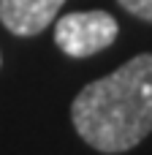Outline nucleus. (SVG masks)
<instances>
[{"label": "nucleus", "mask_w": 152, "mask_h": 155, "mask_svg": "<svg viewBox=\"0 0 152 155\" xmlns=\"http://www.w3.org/2000/svg\"><path fill=\"white\" fill-rule=\"evenodd\" d=\"M71 123L87 147L103 155L139 147L152 134V52L84 84L71 104Z\"/></svg>", "instance_id": "obj_1"}, {"label": "nucleus", "mask_w": 152, "mask_h": 155, "mask_svg": "<svg viewBox=\"0 0 152 155\" xmlns=\"http://www.w3.org/2000/svg\"><path fill=\"white\" fill-rule=\"evenodd\" d=\"M120 35V25L109 11H71L54 19V44L73 60L92 57L109 49Z\"/></svg>", "instance_id": "obj_2"}, {"label": "nucleus", "mask_w": 152, "mask_h": 155, "mask_svg": "<svg viewBox=\"0 0 152 155\" xmlns=\"http://www.w3.org/2000/svg\"><path fill=\"white\" fill-rule=\"evenodd\" d=\"M65 0H0V25L16 38L44 33L60 14Z\"/></svg>", "instance_id": "obj_3"}, {"label": "nucleus", "mask_w": 152, "mask_h": 155, "mask_svg": "<svg viewBox=\"0 0 152 155\" xmlns=\"http://www.w3.org/2000/svg\"><path fill=\"white\" fill-rule=\"evenodd\" d=\"M131 16L141 19V22H150L152 25V0H117Z\"/></svg>", "instance_id": "obj_4"}, {"label": "nucleus", "mask_w": 152, "mask_h": 155, "mask_svg": "<svg viewBox=\"0 0 152 155\" xmlns=\"http://www.w3.org/2000/svg\"><path fill=\"white\" fill-rule=\"evenodd\" d=\"M0 65H3V54H0Z\"/></svg>", "instance_id": "obj_5"}]
</instances>
